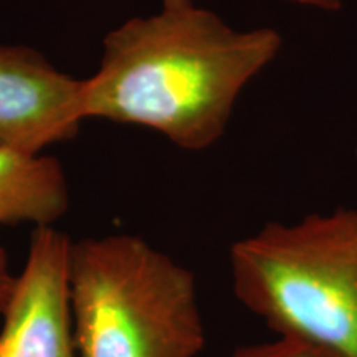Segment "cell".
Listing matches in <instances>:
<instances>
[{
    "label": "cell",
    "mask_w": 357,
    "mask_h": 357,
    "mask_svg": "<svg viewBox=\"0 0 357 357\" xmlns=\"http://www.w3.org/2000/svg\"><path fill=\"white\" fill-rule=\"evenodd\" d=\"M70 245V236L53 225L35 227L0 319V357H78L68 291Z\"/></svg>",
    "instance_id": "277c9868"
},
{
    "label": "cell",
    "mask_w": 357,
    "mask_h": 357,
    "mask_svg": "<svg viewBox=\"0 0 357 357\" xmlns=\"http://www.w3.org/2000/svg\"><path fill=\"white\" fill-rule=\"evenodd\" d=\"M83 79L60 73L38 52L0 45V144L42 153L84 121Z\"/></svg>",
    "instance_id": "5b68a950"
},
{
    "label": "cell",
    "mask_w": 357,
    "mask_h": 357,
    "mask_svg": "<svg viewBox=\"0 0 357 357\" xmlns=\"http://www.w3.org/2000/svg\"><path fill=\"white\" fill-rule=\"evenodd\" d=\"M164 8H182L192 6L190 0H162Z\"/></svg>",
    "instance_id": "30bf717a"
},
{
    "label": "cell",
    "mask_w": 357,
    "mask_h": 357,
    "mask_svg": "<svg viewBox=\"0 0 357 357\" xmlns=\"http://www.w3.org/2000/svg\"><path fill=\"white\" fill-rule=\"evenodd\" d=\"M15 281L17 275H12L7 252L3 245L0 243V319H2L3 312H6L8 306V301H10L13 288H15Z\"/></svg>",
    "instance_id": "ba28073f"
},
{
    "label": "cell",
    "mask_w": 357,
    "mask_h": 357,
    "mask_svg": "<svg viewBox=\"0 0 357 357\" xmlns=\"http://www.w3.org/2000/svg\"><path fill=\"white\" fill-rule=\"evenodd\" d=\"M68 205V182L55 158L0 144V227H50Z\"/></svg>",
    "instance_id": "8992f818"
},
{
    "label": "cell",
    "mask_w": 357,
    "mask_h": 357,
    "mask_svg": "<svg viewBox=\"0 0 357 357\" xmlns=\"http://www.w3.org/2000/svg\"><path fill=\"white\" fill-rule=\"evenodd\" d=\"M280 50L276 30H235L194 6L132 19L106 35L100 70L83 79V116L207 149L225 132L243 88Z\"/></svg>",
    "instance_id": "6da1fadb"
},
{
    "label": "cell",
    "mask_w": 357,
    "mask_h": 357,
    "mask_svg": "<svg viewBox=\"0 0 357 357\" xmlns=\"http://www.w3.org/2000/svg\"><path fill=\"white\" fill-rule=\"evenodd\" d=\"M284 2L296 3V6H301V7L319 8V10H328V12H334L341 7V0H284Z\"/></svg>",
    "instance_id": "9c48e42d"
},
{
    "label": "cell",
    "mask_w": 357,
    "mask_h": 357,
    "mask_svg": "<svg viewBox=\"0 0 357 357\" xmlns=\"http://www.w3.org/2000/svg\"><path fill=\"white\" fill-rule=\"evenodd\" d=\"M78 357H199L207 334L189 268L137 235L71 240Z\"/></svg>",
    "instance_id": "3957f363"
},
{
    "label": "cell",
    "mask_w": 357,
    "mask_h": 357,
    "mask_svg": "<svg viewBox=\"0 0 357 357\" xmlns=\"http://www.w3.org/2000/svg\"><path fill=\"white\" fill-rule=\"evenodd\" d=\"M230 357H328L319 351L303 346L300 342L289 341V339L278 337L273 341L255 342L235 349Z\"/></svg>",
    "instance_id": "52a82bcc"
},
{
    "label": "cell",
    "mask_w": 357,
    "mask_h": 357,
    "mask_svg": "<svg viewBox=\"0 0 357 357\" xmlns=\"http://www.w3.org/2000/svg\"><path fill=\"white\" fill-rule=\"evenodd\" d=\"M236 300L278 337L357 357V211L266 223L230 248Z\"/></svg>",
    "instance_id": "7a4b0ae2"
}]
</instances>
